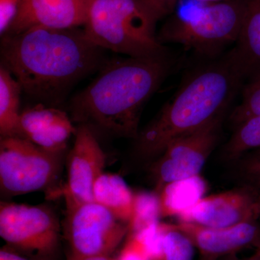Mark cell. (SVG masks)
<instances>
[{"instance_id": "obj_3", "label": "cell", "mask_w": 260, "mask_h": 260, "mask_svg": "<svg viewBox=\"0 0 260 260\" xmlns=\"http://www.w3.org/2000/svg\"><path fill=\"white\" fill-rule=\"evenodd\" d=\"M243 78L229 55L195 72L153 121L138 133L137 153L144 158L158 157L174 140L223 115Z\"/></svg>"}, {"instance_id": "obj_13", "label": "cell", "mask_w": 260, "mask_h": 260, "mask_svg": "<svg viewBox=\"0 0 260 260\" xmlns=\"http://www.w3.org/2000/svg\"><path fill=\"white\" fill-rule=\"evenodd\" d=\"M175 225L190 239L201 257L210 260L236 254L246 248H256L260 244V225L256 220L225 228L184 222H178Z\"/></svg>"}, {"instance_id": "obj_15", "label": "cell", "mask_w": 260, "mask_h": 260, "mask_svg": "<svg viewBox=\"0 0 260 260\" xmlns=\"http://www.w3.org/2000/svg\"><path fill=\"white\" fill-rule=\"evenodd\" d=\"M244 16L236 47L230 53L243 78L260 75V0H243Z\"/></svg>"}, {"instance_id": "obj_18", "label": "cell", "mask_w": 260, "mask_h": 260, "mask_svg": "<svg viewBox=\"0 0 260 260\" xmlns=\"http://www.w3.org/2000/svg\"><path fill=\"white\" fill-rule=\"evenodd\" d=\"M21 85L14 76L1 65L0 68V135L1 138L18 136L20 114Z\"/></svg>"}, {"instance_id": "obj_17", "label": "cell", "mask_w": 260, "mask_h": 260, "mask_svg": "<svg viewBox=\"0 0 260 260\" xmlns=\"http://www.w3.org/2000/svg\"><path fill=\"white\" fill-rule=\"evenodd\" d=\"M208 184L200 175L172 181L158 191L161 217L180 215L205 197Z\"/></svg>"}, {"instance_id": "obj_33", "label": "cell", "mask_w": 260, "mask_h": 260, "mask_svg": "<svg viewBox=\"0 0 260 260\" xmlns=\"http://www.w3.org/2000/svg\"><path fill=\"white\" fill-rule=\"evenodd\" d=\"M203 1H209V0H203Z\"/></svg>"}, {"instance_id": "obj_21", "label": "cell", "mask_w": 260, "mask_h": 260, "mask_svg": "<svg viewBox=\"0 0 260 260\" xmlns=\"http://www.w3.org/2000/svg\"><path fill=\"white\" fill-rule=\"evenodd\" d=\"M160 200L156 191L135 192L133 212L128 223V234H135L160 222Z\"/></svg>"}, {"instance_id": "obj_12", "label": "cell", "mask_w": 260, "mask_h": 260, "mask_svg": "<svg viewBox=\"0 0 260 260\" xmlns=\"http://www.w3.org/2000/svg\"><path fill=\"white\" fill-rule=\"evenodd\" d=\"M93 0H22L16 15L3 36H13L31 27L56 28L85 25Z\"/></svg>"}, {"instance_id": "obj_11", "label": "cell", "mask_w": 260, "mask_h": 260, "mask_svg": "<svg viewBox=\"0 0 260 260\" xmlns=\"http://www.w3.org/2000/svg\"><path fill=\"white\" fill-rule=\"evenodd\" d=\"M257 195L247 186L203 197L178 215V222L225 228L256 220L259 217Z\"/></svg>"}, {"instance_id": "obj_9", "label": "cell", "mask_w": 260, "mask_h": 260, "mask_svg": "<svg viewBox=\"0 0 260 260\" xmlns=\"http://www.w3.org/2000/svg\"><path fill=\"white\" fill-rule=\"evenodd\" d=\"M222 118H215L168 145L150 167L155 191L172 181L200 175L218 141Z\"/></svg>"}, {"instance_id": "obj_23", "label": "cell", "mask_w": 260, "mask_h": 260, "mask_svg": "<svg viewBox=\"0 0 260 260\" xmlns=\"http://www.w3.org/2000/svg\"><path fill=\"white\" fill-rule=\"evenodd\" d=\"M241 162V173L245 179L254 186H260V148L244 157Z\"/></svg>"}, {"instance_id": "obj_14", "label": "cell", "mask_w": 260, "mask_h": 260, "mask_svg": "<svg viewBox=\"0 0 260 260\" xmlns=\"http://www.w3.org/2000/svg\"><path fill=\"white\" fill-rule=\"evenodd\" d=\"M75 132L68 114L55 108L39 104L20 114L18 136L50 153L62 154Z\"/></svg>"}, {"instance_id": "obj_7", "label": "cell", "mask_w": 260, "mask_h": 260, "mask_svg": "<svg viewBox=\"0 0 260 260\" xmlns=\"http://www.w3.org/2000/svg\"><path fill=\"white\" fill-rule=\"evenodd\" d=\"M59 234V220L49 207L1 202L0 236L10 247L44 260L57 249Z\"/></svg>"}, {"instance_id": "obj_32", "label": "cell", "mask_w": 260, "mask_h": 260, "mask_svg": "<svg viewBox=\"0 0 260 260\" xmlns=\"http://www.w3.org/2000/svg\"><path fill=\"white\" fill-rule=\"evenodd\" d=\"M200 260H210V259H205V258L201 257V259H200Z\"/></svg>"}, {"instance_id": "obj_24", "label": "cell", "mask_w": 260, "mask_h": 260, "mask_svg": "<svg viewBox=\"0 0 260 260\" xmlns=\"http://www.w3.org/2000/svg\"><path fill=\"white\" fill-rule=\"evenodd\" d=\"M22 0H0V32H6L13 22Z\"/></svg>"}, {"instance_id": "obj_25", "label": "cell", "mask_w": 260, "mask_h": 260, "mask_svg": "<svg viewBox=\"0 0 260 260\" xmlns=\"http://www.w3.org/2000/svg\"><path fill=\"white\" fill-rule=\"evenodd\" d=\"M125 244L115 260H149L143 248L133 237H126Z\"/></svg>"}, {"instance_id": "obj_4", "label": "cell", "mask_w": 260, "mask_h": 260, "mask_svg": "<svg viewBox=\"0 0 260 260\" xmlns=\"http://www.w3.org/2000/svg\"><path fill=\"white\" fill-rule=\"evenodd\" d=\"M158 19L139 0H93L85 34L104 50L130 57L165 55L155 34Z\"/></svg>"}, {"instance_id": "obj_22", "label": "cell", "mask_w": 260, "mask_h": 260, "mask_svg": "<svg viewBox=\"0 0 260 260\" xmlns=\"http://www.w3.org/2000/svg\"><path fill=\"white\" fill-rule=\"evenodd\" d=\"M258 114H260V75L251 78L246 85L242 102L232 112L231 121L236 127Z\"/></svg>"}, {"instance_id": "obj_1", "label": "cell", "mask_w": 260, "mask_h": 260, "mask_svg": "<svg viewBox=\"0 0 260 260\" xmlns=\"http://www.w3.org/2000/svg\"><path fill=\"white\" fill-rule=\"evenodd\" d=\"M5 67L25 94L39 102L56 104L78 80L107 62L102 48L76 28L31 27L3 36Z\"/></svg>"}, {"instance_id": "obj_5", "label": "cell", "mask_w": 260, "mask_h": 260, "mask_svg": "<svg viewBox=\"0 0 260 260\" xmlns=\"http://www.w3.org/2000/svg\"><path fill=\"white\" fill-rule=\"evenodd\" d=\"M243 16V0L203 5L189 16H175L169 20L158 39L161 44H180L200 55H215L237 43Z\"/></svg>"}, {"instance_id": "obj_8", "label": "cell", "mask_w": 260, "mask_h": 260, "mask_svg": "<svg viewBox=\"0 0 260 260\" xmlns=\"http://www.w3.org/2000/svg\"><path fill=\"white\" fill-rule=\"evenodd\" d=\"M65 234L72 256H112L126 237L127 224L95 202L67 208Z\"/></svg>"}, {"instance_id": "obj_19", "label": "cell", "mask_w": 260, "mask_h": 260, "mask_svg": "<svg viewBox=\"0 0 260 260\" xmlns=\"http://www.w3.org/2000/svg\"><path fill=\"white\" fill-rule=\"evenodd\" d=\"M194 246L175 224H161L150 260H193Z\"/></svg>"}, {"instance_id": "obj_28", "label": "cell", "mask_w": 260, "mask_h": 260, "mask_svg": "<svg viewBox=\"0 0 260 260\" xmlns=\"http://www.w3.org/2000/svg\"><path fill=\"white\" fill-rule=\"evenodd\" d=\"M68 260H115L112 256H69Z\"/></svg>"}, {"instance_id": "obj_2", "label": "cell", "mask_w": 260, "mask_h": 260, "mask_svg": "<svg viewBox=\"0 0 260 260\" xmlns=\"http://www.w3.org/2000/svg\"><path fill=\"white\" fill-rule=\"evenodd\" d=\"M165 55L107 61L71 102L72 118L104 134L136 138L145 104L165 78Z\"/></svg>"}, {"instance_id": "obj_27", "label": "cell", "mask_w": 260, "mask_h": 260, "mask_svg": "<svg viewBox=\"0 0 260 260\" xmlns=\"http://www.w3.org/2000/svg\"><path fill=\"white\" fill-rule=\"evenodd\" d=\"M0 260H38L32 259L22 254L20 251L10 247L9 246H4L0 250Z\"/></svg>"}, {"instance_id": "obj_10", "label": "cell", "mask_w": 260, "mask_h": 260, "mask_svg": "<svg viewBox=\"0 0 260 260\" xmlns=\"http://www.w3.org/2000/svg\"><path fill=\"white\" fill-rule=\"evenodd\" d=\"M68 159V182L62 189L67 208L94 202L93 189L103 174L106 155L93 130L79 124Z\"/></svg>"}, {"instance_id": "obj_31", "label": "cell", "mask_w": 260, "mask_h": 260, "mask_svg": "<svg viewBox=\"0 0 260 260\" xmlns=\"http://www.w3.org/2000/svg\"><path fill=\"white\" fill-rule=\"evenodd\" d=\"M255 252L260 254V244L255 248Z\"/></svg>"}, {"instance_id": "obj_29", "label": "cell", "mask_w": 260, "mask_h": 260, "mask_svg": "<svg viewBox=\"0 0 260 260\" xmlns=\"http://www.w3.org/2000/svg\"><path fill=\"white\" fill-rule=\"evenodd\" d=\"M223 260H252L251 259V256L249 258H246V259H241L239 258H238L236 254H232V255L227 256L225 257H223Z\"/></svg>"}, {"instance_id": "obj_16", "label": "cell", "mask_w": 260, "mask_h": 260, "mask_svg": "<svg viewBox=\"0 0 260 260\" xmlns=\"http://www.w3.org/2000/svg\"><path fill=\"white\" fill-rule=\"evenodd\" d=\"M93 194L94 202L107 208L128 225L133 215L135 193L122 177L103 173L94 184Z\"/></svg>"}, {"instance_id": "obj_26", "label": "cell", "mask_w": 260, "mask_h": 260, "mask_svg": "<svg viewBox=\"0 0 260 260\" xmlns=\"http://www.w3.org/2000/svg\"><path fill=\"white\" fill-rule=\"evenodd\" d=\"M139 1L143 3L159 20L164 17L171 14L174 11L179 0H139Z\"/></svg>"}, {"instance_id": "obj_20", "label": "cell", "mask_w": 260, "mask_h": 260, "mask_svg": "<svg viewBox=\"0 0 260 260\" xmlns=\"http://www.w3.org/2000/svg\"><path fill=\"white\" fill-rule=\"evenodd\" d=\"M260 148V114L252 116L236 126L234 134L224 148V156L237 160L249 150Z\"/></svg>"}, {"instance_id": "obj_6", "label": "cell", "mask_w": 260, "mask_h": 260, "mask_svg": "<svg viewBox=\"0 0 260 260\" xmlns=\"http://www.w3.org/2000/svg\"><path fill=\"white\" fill-rule=\"evenodd\" d=\"M61 156L62 154L48 152L21 137L1 138L2 194L12 197L52 190L60 173Z\"/></svg>"}, {"instance_id": "obj_30", "label": "cell", "mask_w": 260, "mask_h": 260, "mask_svg": "<svg viewBox=\"0 0 260 260\" xmlns=\"http://www.w3.org/2000/svg\"><path fill=\"white\" fill-rule=\"evenodd\" d=\"M257 203H258V208H259V213L260 216V191L258 193L257 195Z\"/></svg>"}]
</instances>
